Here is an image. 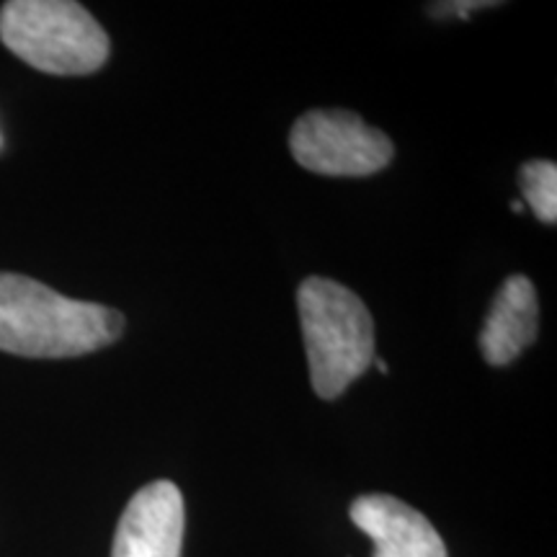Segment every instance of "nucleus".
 I'll return each mask as SVG.
<instances>
[{
	"label": "nucleus",
	"mask_w": 557,
	"mask_h": 557,
	"mask_svg": "<svg viewBox=\"0 0 557 557\" xmlns=\"http://www.w3.org/2000/svg\"><path fill=\"white\" fill-rule=\"evenodd\" d=\"M124 315L107 305L70 299L21 274H0V351L65 359L120 341Z\"/></svg>",
	"instance_id": "obj_1"
},
{
	"label": "nucleus",
	"mask_w": 557,
	"mask_h": 557,
	"mask_svg": "<svg viewBox=\"0 0 557 557\" xmlns=\"http://www.w3.org/2000/svg\"><path fill=\"white\" fill-rule=\"evenodd\" d=\"M299 325L318 398L336 400L374 361V323L359 295L325 276L297 289Z\"/></svg>",
	"instance_id": "obj_2"
},
{
	"label": "nucleus",
	"mask_w": 557,
	"mask_h": 557,
	"mask_svg": "<svg viewBox=\"0 0 557 557\" xmlns=\"http://www.w3.org/2000/svg\"><path fill=\"white\" fill-rule=\"evenodd\" d=\"M0 41L50 75H88L109 60L107 32L73 0H11L0 9Z\"/></svg>",
	"instance_id": "obj_3"
},
{
	"label": "nucleus",
	"mask_w": 557,
	"mask_h": 557,
	"mask_svg": "<svg viewBox=\"0 0 557 557\" xmlns=\"http://www.w3.org/2000/svg\"><path fill=\"white\" fill-rule=\"evenodd\" d=\"M289 148L302 169L320 176H372L395 156L385 132L344 109H315L299 116L289 132Z\"/></svg>",
	"instance_id": "obj_4"
},
{
	"label": "nucleus",
	"mask_w": 557,
	"mask_h": 557,
	"mask_svg": "<svg viewBox=\"0 0 557 557\" xmlns=\"http://www.w3.org/2000/svg\"><path fill=\"white\" fill-rule=\"evenodd\" d=\"M184 498L169 480L135 493L116 527L111 557H181Z\"/></svg>",
	"instance_id": "obj_5"
},
{
	"label": "nucleus",
	"mask_w": 557,
	"mask_h": 557,
	"mask_svg": "<svg viewBox=\"0 0 557 557\" xmlns=\"http://www.w3.org/2000/svg\"><path fill=\"white\" fill-rule=\"evenodd\" d=\"M351 521L374 542V557H447L434 524L400 498L361 496L351 504Z\"/></svg>",
	"instance_id": "obj_6"
},
{
	"label": "nucleus",
	"mask_w": 557,
	"mask_h": 557,
	"mask_svg": "<svg viewBox=\"0 0 557 557\" xmlns=\"http://www.w3.org/2000/svg\"><path fill=\"white\" fill-rule=\"evenodd\" d=\"M540 305L534 284L527 276H508L487 310L480 351L487 364L506 367L537 338Z\"/></svg>",
	"instance_id": "obj_7"
},
{
	"label": "nucleus",
	"mask_w": 557,
	"mask_h": 557,
	"mask_svg": "<svg viewBox=\"0 0 557 557\" xmlns=\"http://www.w3.org/2000/svg\"><path fill=\"white\" fill-rule=\"evenodd\" d=\"M519 186L527 205L547 225L557 222V165L553 160H529L519 171Z\"/></svg>",
	"instance_id": "obj_8"
},
{
	"label": "nucleus",
	"mask_w": 557,
	"mask_h": 557,
	"mask_svg": "<svg viewBox=\"0 0 557 557\" xmlns=\"http://www.w3.org/2000/svg\"><path fill=\"white\" fill-rule=\"evenodd\" d=\"M487 5H496V3H483V0H480V3H431L429 13L431 16H442V18L468 16L472 9H487Z\"/></svg>",
	"instance_id": "obj_9"
}]
</instances>
